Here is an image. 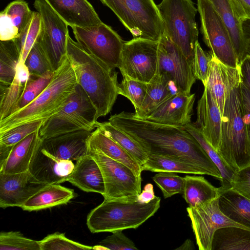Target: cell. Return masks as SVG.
I'll list each match as a JSON object with an SVG mask.
<instances>
[{
	"label": "cell",
	"mask_w": 250,
	"mask_h": 250,
	"mask_svg": "<svg viewBox=\"0 0 250 250\" xmlns=\"http://www.w3.org/2000/svg\"><path fill=\"white\" fill-rule=\"evenodd\" d=\"M69 26L89 27L102 22L87 0H44Z\"/></svg>",
	"instance_id": "obj_22"
},
{
	"label": "cell",
	"mask_w": 250,
	"mask_h": 250,
	"mask_svg": "<svg viewBox=\"0 0 250 250\" xmlns=\"http://www.w3.org/2000/svg\"><path fill=\"white\" fill-rule=\"evenodd\" d=\"M241 82L250 91V56L247 55L239 65Z\"/></svg>",
	"instance_id": "obj_51"
},
{
	"label": "cell",
	"mask_w": 250,
	"mask_h": 250,
	"mask_svg": "<svg viewBox=\"0 0 250 250\" xmlns=\"http://www.w3.org/2000/svg\"><path fill=\"white\" fill-rule=\"evenodd\" d=\"M217 152L235 171L250 166V146L242 113L239 85L226 98Z\"/></svg>",
	"instance_id": "obj_4"
},
{
	"label": "cell",
	"mask_w": 250,
	"mask_h": 250,
	"mask_svg": "<svg viewBox=\"0 0 250 250\" xmlns=\"http://www.w3.org/2000/svg\"><path fill=\"white\" fill-rule=\"evenodd\" d=\"M46 185L37 180L29 172L8 174L0 172V207H21Z\"/></svg>",
	"instance_id": "obj_16"
},
{
	"label": "cell",
	"mask_w": 250,
	"mask_h": 250,
	"mask_svg": "<svg viewBox=\"0 0 250 250\" xmlns=\"http://www.w3.org/2000/svg\"><path fill=\"white\" fill-rule=\"evenodd\" d=\"M96 126L129 153L141 168L148 160L149 153L139 143L125 131L111 125L109 121L97 122Z\"/></svg>",
	"instance_id": "obj_35"
},
{
	"label": "cell",
	"mask_w": 250,
	"mask_h": 250,
	"mask_svg": "<svg viewBox=\"0 0 250 250\" xmlns=\"http://www.w3.org/2000/svg\"><path fill=\"white\" fill-rule=\"evenodd\" d=\"M89 149H97L108 157L120 162L141 176L142 168L138 162L119 144L104 134L98 127L93 131L88 140Z\"/></svg>",
	"instance_id": "obj_28"
},
{
	"label": "cell",
	"mask_w": 250,
	"mask_h": 250,
	"mask_svg": "<svg viewBox=\"0 0 250 250\" xmlns=\"http://www.w3.org/2000/svg\"><path fill=\"white\" fill-rule=\"evenodd\" d=\"M117 16L134 38L158 42L164 25L153 0H100Z\"/></svg>",
	"instance_id": "obj_7"
},
{
	"label": "cell",
	"mask_w": 250,
	"mask_h": 250,
	"mask_svg": "<svg viewBox=\"0 0 250 250\" xmlns=\"http://www.w3.org/2000/svg\"><path fill=\"white\" fill-rule=\"evenodd\" d=\"M187 210L199 250H211L214 233L220 228L238 227L250 230L226 216L219 208L218 198L188 207Z\"/></svg>",
	"instance_id": "obj_15"
},
{
	"label": "cell",
	"mask_w": 250,
	"mask_h": 250,
	"mask_svg": "<svg viewBox=\"0 0 250 250\" xmlns=\"http://www.w3.org/2000/svg\"><path fill=\"white\" fill-rule=\"evenodd\" d=\"M41 139L32 158L29 172L38 181L46 184H59L67 181L75 165L72 161L60 160L46 152Z\"/></svg>",
	"instance_id": "obj_17"
},
{
	"label": "cell",
	"mask_w": 250,
	"mask_h": 250,
	"mask_svg": "<svg viewBox=\"0 0 250 250\" xmlns=\"http://www.w3.org/2000/svg\"><path fill=\"white\" fill-rule=\"evenodd\" d=\"M218 205L221 211L226 216L250 229L249 199L230 188L225 190L221 189Z\"/></svg>",
	"instance_id": "obj_30"
},
{
	"label": "cell",
	"mask_w": 250,
	"mask_h": 250,
	"mask_svg": "<svg viewBox=\"0 0 250 250\" xmlns=\"http://www.w3.org/2000/svg\"><path fill=\"white\" fill-rule=\"evenodd\" d=\"M67 181L81 190L87 192L104 193L103 174L99 166L90 154L76 161Z\"/></svg>",
	"instance_id": "obj_23"
},
{
	"label": "cell",
	"mask_w": 250,
	"mask_h": 250,
	"mask_svg": "<svg viewBox=\"0 0 250 250\" xmlns=\"http://www.w3.org/2000/svg\"><path fill=\"white\" fill-rule=\"evenodd\" d=\"M101 170L104 184V199L120 202L137 201L141 192V176L126 165L97 149H89Z\"/></svg>",
	"instance_id": "obj_9"
},
{
	"label": "cell",
	"mask_w": 250,
	"mask_h": 250,
	"mask_svg": "<svg viewBox=\"0 0 250 250\" xmlns=\"http://www.w3.org/2000/svg\"><path fill=\"white\" fill-rule=\"evenodd\" d=\"M242 28L245 39L247 42L250 41V20L246 19L243 21Z\"/></svg>",
	"instance_id": "obj_53"
},
{
	"label": "cell",
	"mask_w": 250,
	"mask_h": 250,
	"mask_svg": "<svg viewBox=\"0 0 250 250\" xmlns=\"http://www.w3.org/2000/svg\"><path fill=\"white\" fill-rule=\"evenodd\" d=\"M77 85L74 71L66 56L54 71L48 85L36 98L0 121V133L24 124L48 119L63 108Z\"/></svg>",
	"instance_id": "obj_3"
},
{
	"label": "cell",
	"mask_w": 250,
	"mask_h": 250,
	"mask_svg": "<svg viewBox=\"0 0 250 250\" xmlns=\"http://www.w3.org/2000/svg\"><path fill=\"white\" fill-rule=\"evenodd\" d=\"M97 111L79 85L63 108L43 121L39 129L42 140L78 130L92 131L96 128Z\"/></svg>",
	"instance_id": "obj_8"
},
{
	"label": "cell",
	"mask_w": 250,
	"mask_h": 250,
	"mask_svg": "<svg viewBox=\"0 0 250 250\" xmlns=\"http://www.w3.org/2000/svg\"><path fill=\"white\" fill-rule=\"evenodd\" d=\"M152 179L161 190L164 198L183 192L185 178L174 172H159Z\"/></svg>",
	"instance_id": "obj_42"
},
{
	"label": "cell",
	"mask_w": 250,
	"mask_h": 250,
	"mask_svg": "<svg viewBox=\"0 0 250 250\" xmlns=\"http://www.w3.org/2000/svg\"><path fill=\"white\" fill-rule=\"evenodd\" d=\"M242 113L250 146V91L241 82L239 84Z\"/></svg>",
	"instance_id": "obj_49"
},
{
	"label": "cell",
	"mask_w": 250,
	"mask_h": 250,
	"mask_svg": "<svg viewBox=\"0 0 250 250\" xmlns=\"http://www.w3.org/2000/svg\"><path fill=\"white\" fill-rule=\"evenodd\" d=\"M184 127L195 138L218 168L222 178L220 188L222 190L230 188V182L235 170L225 161L193 124L190 123L186 125Z\"/></svg>",
	"instance_id": "obj_37"
},
{
	"label": "cell",
	"mask_w": 250,
	"mask_h": 250,
	"mask_svg": "<svg viewBox=\"0 0 250 250\" xmlns=\"http://www.w3.org/2000/svg\"><path fill=\"white\" fill-rule=\"evenodd\" d=\"M211 250H250V230L227 227L214 233Z\"/></svg>",
	"instance_id": "obj_34"
},
{
	"label": "cell",
	"mask_w": 250,
	"mask_h": 250,
	"mask_svg": "<svg viewBox=\"0 0 250 250\" xmlns=\"http://www.w3.org/2000/svg\"><path fill=\"white\" fill-rule=\"evenodd\" d=\"M195 247L192 241L190 239H187L185 242L176 250H193Z\"/></svg>",
	"instance_id": "obj_54"
},
{
	"label": "cell",
	"mask_w": 250,
	"mask_h": 250,
	"mask_svg": "<svg viewBox=\"0 0 250 250\" xmlns=\"http://www.w3.org/2000/svg\"><path fill=\"white\" fill-rule=\"evenodd\" d=\"M40 14L33 11L32 16L19 37L14 41L20 52L19 62H24L30 51L36 43L42 29Z\"/></svg>",
	"instance_id": "obj_38"
},
{
	"label": "cell",
	"mask_w": 250,
	"mask_h": 250,
	"mask_svg": "<svg viewBox=\"0 0 250 250\" xmlns=\"http://www.w3.org/2000/svg\"><path fill=\"white\" fill-rule=\"evenodd\" d=\"M200 30L211 53L226 65L239 66L229 33L220 16L208 0H197Z\"/></svg>",
	"instance_id": "obj_11"
},
{
	"label": "cell",
	"mask_w": 250,
	"mask_h": 250,
	"mask_svg": "<svg viewBox=\"0 0 250 250\" xmlns=\"http://www.w3.org/2000/svg\"><path fill=\"white\" fill-rule=\"evenodd\" d=\"M239 19L243 21L250 20V0H230Z\"/></svg>",
	"instance_id": "obj_50"
},
{
	"label": "cell",
	"mask_w": 250,
	"mask_h": 250,
	"mask_svg": "<svg viewBox=\"0 0 250 250\" xmlns=\"http://www.w3.org/2000/svg\"><path fill=\"white\" fill-rule=\"evenodd\" d=\"M184 178L183 197L189 207L212 201L220 195V188L214 187L203 176L186 175Z\"/></svg>",
	"instance_id": "obj_32"
},
{
	"label": "cell",
	"mask_w": 250,
	"mask_h": 250,
	"mask_svg": "<svg viewBox=\"0 0 250 250\" xmlns=\"http://www.w3.org/2000/svg\"><path fill=\"white\" fill-rule=\"evenodd\" d=\"M123 79L119 84L118 93L127 98L137 112L145 99L147 90V83L122 75Z\"/></svg>",
	"instance_id": "obj_39"
},
{
	"label": "cell",
	"mask_w": 250,
	"mask_h": 250,
	"mask_svg": "<svg viewBox=\"0 0 250 250\" xmlns=\"http://www.w3.org/2000/svg\"><path fill=\"white\" fill-rule=\"evenodd\" d=\"M210 52L208 78L204 86L208 88L222 114L228 94L241 82L240 68L225 64Z\"/></svg>",
	"instance_id": "obj_20"
},
{
	"label": "cell",
	"mask_w": 250,
	"mask_h": 250,
	"mask_svg": "<svg viewBox=\"0 0 250 250\" xmlns=\"http://www.w3.org/2000/svg\"><path fill=\"white\" fill-rule=\"evenodd\" d=\"M95 250H138L133 241L127 237L122 232L118 230L112 232L100 242L98 246L93 247Z\"/></svg>",
	"instance_id": "obj_46"
},
{
	"label": "cell",
	"mask_w": 250,
	"mask_h": 250,
	"mask_svg": "<svg viewBox=\"0 0 250 250\" xmlns=\"http://www.w3.org/2000/svg\"><path fill=\"white\" fill-rule=\"evenodd\" d=\"M30 73L24 62H19L15 78L7 87L0 89V121L16 110Z\"/></svg>",
	"instance_id": "obj_31"
},
{
	"label": "cell",
	"mask_w": 250,
	"mask_h": 250,
	"mask_svg": "<svg viewBox=\"0 0 250 250\" xmlns=\"http://www.w3.org/2000/svg\"><path fill=\"white\" fill-rule=\"evenodd\" d=\"M157 73L166 76L175 86L177 93L190 94L197 80L192 65L164 33L159 41Z\"/></svg>",
	"instance_id": "obj_14"
},
{
	"label": "cell",
	"mask_w": 250,
	"mask_h": 250,
	"mask_svg": "<svg viewBox=\"0 0 250 250\" xmlns=\"http://www.w3.org/2000/svg\"><path fill=\"white\" fill-rule=\"evenodd\" d=\"M164 34L180 49L193 68L199 32L195 21L198 11L192 0H162L157 5Z\"/></svg>",
	"instance_id": "obj_6"
},
{
	"label": "cell",
	"mask_w": 250,
	"mask_h": 250,
	"mask_svg": "<svg viewBox=\"0 0 250 250\" xmlns=\"http://www.w3.org/2000/svg\"><path fill=\"white\" fill-rule=\"evenodd\" d=\"M176 93V88L171 81L165 75L156 73L147 83L145 99L140 109L134 112L135 116L145 119Z\"/></svg>",
	"instance_id": "obj_27"
},
{
	"label": "cell",
	"mask_w": 250,
	"mask_h": 250,
	"mask_svg": "<svg viewBox=\"0 0 250 250\" xmlns=\"http://www.w3.org/2000/svg\"><path fill=\"white\" fill-rule=\"evenodd\" d=\"M230 187L250 200V166L235 171Z\"/></svg>",
	"instance_id": "obj_48"
},
{
	"label": "cell",
	"mask_w": 250,
	"mask_h": 250,
	"mask_svg": "<svg viewBox=\"0 0 250 250\" xmlns=\"http://www.w3.org/2000/svg\"><path fill=\"white\" fill-rule=\"evenodd\" d=\"M20 57L13 40L0 41V89L8 86L13 82Z\"/></svg>",
	"instance_id": "obj_36"
},
{
	"label": "cell",
	"mask_w": 250,
	"mask_h": 250,
	"mask_svg": "<svg viewBox=\"0 0 250 250\" xmlns=\"http://www.w3.org/2000/svg\"><path fill=\"white\" fill-rule=\"evenodd\" d=\"M159 41L133 38L124 42L118 68L122 75L148 83L157 73Z\"/></svg>",
	"instance_id": "obj_13"
},
{
	"label": "cell",
	"mask_w": 250,
	"mask_h": 250,
	"mask_svg": "<svg viewBox=\"0 0 250 250\" xmlns=\"http://www.w3.org/2000/svg\"><path fill=\"white\" fill-rule=\"evenodd\" d=\"M142 171L169 172L199 175H208L204 169L180 158L171 156L150 154L142 167Z\"/></svg>",
	"instance_id": "obj_33"
},
{
	"label": "cell",
	"mask_w": 250,
	"mask_h": 250,
	"mask_svg": "<svg viewBox=\"0 0 250 250\" xmlns=\"http://www.w3.org/2000/svg\"><path fill=\"white\" fill-rule=\"evenodd\" d=\"M74 196L73 189L59 184H48L29 198L21 208L28 211L48 208L65 204Z\"/></svg>",
	"instance_id": "obj_29"
},
{
	"label": "cell",
	"mask_w": 250,
	"mask_h": 250,
	"mask_svg": "<svg viewBox=\"0 0 250 250\" xmlns=\"http://www.w3.org/2000/svg\"><path fill=\"white\" fill-rule=\"evenodd\" d=\"M76 42L87 52L114 69L120 61L124 42L103 22L89 27H71Z\"/></svg>",
	"instance_id": "obj_12"
},
{
	"label": "cell",
	"mask_w": 250,
	"mask_h": 250,
	"mask_svg": "<svg viewBox=\"0 0 250 250\" xmlns=\"http://www.w3.org/2000/svg\"><path fill=\"white\" fill-rule=\"evenodd\" d=\"M0 250H41L39 241L24 237L19 231L0 233Z\"/></svg>",
	"instance_id": "obj_41"
},
{
	"label": "cell",
	"mask_w": 250,
	"mask_h": 250,
	"mask_svg": "<svg viewBox=\"0 0 250 250\" xmlns=\"http://www.w3.org/2000/svg\"><path fill=\"white\" fill-rule=\"evenodd\" d=\"M33 11L23 0L9 3L0 13V41L14 40L19 37L30 21Z\"/></svg>",
	"instance_id": "obj_24"
},
{
	"label": "cell",
	"mask_w": 250,
	"mask_h": 250,
	"mask_svg": "<svg viewBox=\"0 0 250 250\" xmlns=\"http://www.w3.org/2000/svg\"><path fill=\"white\" fill-rule=\"evenodd\" d=\"M247 55L250 56V41L247 42Z\"/></svg>",
	"instance_id": "obj_55"
},
{
	"label": "cell",
	"mask_w": 250,
	"mask_h": 250,
	"mask_svg": "<svg viewBox=\"0 0 250 250\" xmlns=\"http://www.w3.org/2000/svg\"><path fill=\"white\" fill-rule=\"evenodd\" d=\"M66 56L78 84L95 107L98 118L107 115L119 95L118 73L87 52L69 35Z\"/></svg>",
	"instance_id": "obj_2"
},
{
	"label": "cell",
	"mask_w": 250,
	"mask_h": 250,
	"mask_svg": "<svg viewBox=\"0 0 250 250\" xmlns=\"http://www.w3.org/2000/svg\"><path fill=\"white\" fill-rule=\"evenodd\" d=\"M222 114L212 94L206 86L198 102L197 119L193 123L208 142L217 150L220 139Z\"/></svg>",
	"instance_id": "obj_21"
},
{
	"label": "cell",
	"mask_w": 250,
	"mask_h": 250,
	"mask_svg": "<svg viewBox=\"0 0 250 250\" xmlns=\"http://www.w3.org/2000/svg\"><path fill=\"white\" fill-rule=\"evenodd\" d=\"M34 6L42 21L37 42L54 71L66 57L69 25L44 0H35Z\"/></svg>",
	"instance_id": "obj_10"
},
{
	"label": "cell",
	"mask_w": 250,
	"mask_h": 250,
	"mask_svg": "<svg viewBox=\"0 0 250 250\" xmlns=\"http://www.w3.org/2000/svg\"><path fill=\"white\" fill-rule=\"evenodd\" d=\"M153 186L150 183L146 184L144 189L139 194L137 201L143 203H147L155 198Z\"/></svg>",
	"instance_id": "obj_52"
},
{
	"label": "cell",
	"mask_w": 250,
	"mask_h": 250,
	"mask_svg": "<svg viewBox=\"0 0 250 250\" xmlns=\"http://www.w3.org/2000/svg\"><path fill=\"white\" fill-rule=\"evenodd\" d=\"M41 140L38 130L13 146L7 158L0 165V172L13 174L28 171Z\"/></svg>",
	"instance_id": "obj_26"
},
{
	"label": "cell",
	"mask_w": 250,
	"mask_h": 250,
	"mask_svg": "<svg viewBox=\"0 0 250 250\" xmlns=\"http://www.w3.org/2000/svg\"><path fill=\"white\" fill-rule=\"evenodd\" d=\"M212 5L230 35L240 65L247 55V42L243 33L242 23L234 11L230 0H208Z\"/></svg>",
	"instance_id": "obj_25"
},
{
	"label": "cell",
	"mask_w": 250,
	"mask_h": 250,
	"mask_svg": "<svg viewBox=\"0 0 250 250\" xmlns=\"http://www.w3.org/2000/svg\"><path fill=\"white\" fill-rule=\"evenodd\" d=\"M195 100L194 93H176L143 119L161 124L184 127L191 123Z\"/></svg>",
	"instance_id": "obj_19"
},
{
	"label": "cell",
	"mask_w": 250,
	"mask_h": 250,
	"mask_svg": "<svg viewBox=\"0 0 250 250\" xmlns=\"http://www.w3.org/2000/svg\"><path fill=\"white\" fill-rule=\"evenodd\" d=\"M211 55L206 52L201 47L198 41L195 48L193 70L195 77L205 85L208 72Z\"/></svg>",
	"instance_id": "obj_47"
},
{
	"label": "cell",
	"mask_w": 250,
	"mask_h": 250,
	"mask_svg": "<svg viewBox=\"0 0 250 250\" xmlns=\"http://www.w3.org/2000/svg\"><path fill=\"white\" fill-rule=\"evenodd\" d=\"M24 63L31 75L40 76L50 71L54 72L37 41L28 53Z\"/></svg>",
	"instance_id": "obj_45"
},
{
	"label": "cell",
	"mask_w": 250,
	"mask_h": 250,
	"mask_svg": "<svg viewBox=\"0 0 250 250\" xmlns=\"http://www.w3.org/2000/svg\"><path fill=\"white\" fill-rule=\"evenodd\" d=\"M160 201L158 196L147 203L104 199L88 214L86 225L92 233L136 229L154 215Z\"/></svg>",
	"instance_id": "obj_5"
},
{
	"label": "cell",
	"mask_w": 250,
	"mask_h": 250,
	"mask_svg": "<svg viewBox=\"0 0 250 250\" xmlns=\"http://www.w3.org/2000/svg\"><path fill=\"white\" fill-rule=\"evenodd\" d=\"M41 250H89L91 246L72 241L65 237L64 233L56 232L49 234L39 241Z\"/></svg>",
	"instance_id": "obj_43"
},
{
	"label": "cell",
	"mask_w": 250,
	"mask_h": 250,
	"mask_svg": "<svg viewBox=\"0 0 250 250\" xmlns=\"http://www.w3.org/2000/svg\"><path fill=\"white\" fill-rule=\"evenodd\" d=\"M53 73L54 72L50 71L40 76L30 75L15 111L25 106L36 98L48 85Z\"/></svg>",
	"instance_id": "obj_40"
},
{
	"label": "cell",
	"mask_w": 250,
	"mask_h": 250,
	"mask_svg": "<svg viewBox=\"0 0 250 250\" xmlns=\"http://www.w3.org/2000/svg\"><path fill=\"white\" fill-rule=\"evenodd\" d=\"M92 131L78 130L53 136L42 140V147L60 160L77 161L89 154L88 140Z\"/></svg>",
	"instance_id": "obj_18"
},
{
	"label": "cell",
	"mask_w": 250,
	"mask_h": 250,
	"mask_svg": "<svg viewBox=\"0 0 250 250\" xmlns=\"http://www.w3.org/2000/svg\"><path fill=\"white\" fill-rule=\"evenodd\" d=\"M43 121L29 122L0 133V146L11 147L29 135L38 131Z\"/></svg>",
	"instance_id": "obj_44"
},
{
	"label": "cell",
	"mask_w": 250,
	"mask_h": 250,
	"mask_svg": "<svg viewBox=\"0 0 250 250\" xmlns=\"http://www.w3.org/2000/svg\"><path fill=\"white\" fill-rule=\"evenodd\" d=\"M108 121L125 131L150 154L177 157L207 171L221 182V173L195 138L184 127L161 124L137 117L134 113L122 111Z\"/></svg>",
	"instance_id": "obj_1"
}]
</instances>
